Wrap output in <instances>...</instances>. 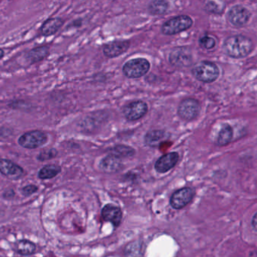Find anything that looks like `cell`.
<instances>
[{
  "instance_id": "cell-1",
  "label": "cell",
  "mask_w": 257,
  "mask_h": 257,
  "mask_svg": "<svg viewBox=\"0 0 257 257\" xmlns=\"http://www.w3.org/2000/svg\"><path fill=\"white\" fill-rule=\"evenodd\" d=\"M224 48L226 53L231 58H245L252 52L253 42L245 35H232L226 39Z\"/></svg>"
},
{
  "instance_id": "cell-2",
  "label": "cell",
  "mask_w": 257,
  "mask_h": 257,
  "mask_svg": "<svg viewBox=\"0 0 257 257\" xmlns=\"http://www.w3.org/2000/svg\"><path fill=\"white\" fill-rule=\"evenodd\" d=\"M192 73L197 80L204 83H211L219 77L220 69L217 65L213 62L203 61L194 66Z\"/></svg>"
},
{
  "instance_id": "cell-3",
  "label": "cell",
  "mask_w": 257,
  "mask_h": 257,
  "mask_svg": "<svg viewBox=\"0 0 257 257\" xmlns=\"http://www.w3.org/2000/svg\"><path fill=\"white\" fill-rule=\"evenodd\" d=\"M194 21L188 15L173 17L163 24L161 32L165 35H174L190 29Z\"/></svg>"
},
{
  "instance_id": "cell-4",
  "label": "cell",
  "mask_w": 257,
  "mask_h": 257,
  "mask_svg": "<svg viewBox=\"0 0 257 257\" xmlns=\"http://www.w3.org/2000/svg\"><path fill=\"white\" fill-rule=\"evenodd\" d=\"M150 69V64L148 60L144 58H137L126 62L122 70L128 79H139L145 76Z\"/></svg>"
},
{
  "instance_id": "cell-5",
  "label": "cell",
  "mask_w": 257,
  "mask_h": 257,
  "mask_svg": "<svg viewBox=\"0 0 257 257\" xmlns=\"http://www.w3.org/2000/svg\"><path fill=\"white\" fill-rule=\"evenodd\" d=\"M48 141V136L42 130H30L23 133L18 139V144L23 148L35 150L39 148Z\"/></svg>"
},
{
  "instance_id": "cell-6",
  "label": "cell",
  "mask_w": 257,
  "mask_h": 257,
  "mask_svg": "<svg viewBox=\"0 0 257 257\" xmlns=\"http://www.w3.org/2000/svg\"><path fill=\"white\" fill-rule=\"evenodd\" d=\"M201 105L197 99L187 97L181 100L177 107V115L183 120L190 122L198 117Z\"/></svg>"
},
{
  "instance_id": "cell-7",
  "label": "cell",
  "mask_w": 257,
  "mask_h": 257,
  "mask_svg": "<svg viewBox=\"0 0 257 257\" xmlns=\"http://www.w3.org/2000/svg\"><path fill=\"white\" fill-rule=\"evenodd\" d=\"M122 113L126 120L134 122L143 119L147 115L148 113V106L143 100H133L123 106Z\"/></svg>"
},
{
  "instance_id": "cell-8",
  "label": "cell",
  "mask_w": 257,
  "mask_h": 257,
  "mask_svg": "<svg viewBox=\"0 0 257 257\" xmlns=\"http://www.w3.org/2000/svg\"><path fill=\"white\" fill-rule=\"evenodd\" d=\"M170 64L176 67H187L193 62V56L190 49L184 47L174 48L170 55Z\"/></svg>"
},
{
  "instance_id": "cell-9",
  "label": "cell",
  "mask_w": 257,
  "mask_h": 257,
  "mask_svg": "<svg viewBox=\"0 0 257 257\" xmlns=\"http://www.w3.org/2000/svg\"><path fill=\"white\" fill-rule=\"evenodd\" d=\"M0 174L8 180H18L25 175V170L9 159H0Z\"/></svg>"
},
{
  "instance_id": "cell-10",
  "label": "cell",
  "mask_w": 257,
  "mask_h": 257,
  "mask_svg": "<svg viewBox=\"0 0 257 257\" xmlns=\"http://www.w3.org/2000/svg\"><path fill=\"white\" fill-rule=\"evenodd\" d=\"M251 16V12L248 8L241 5H236L230 8L227 18L230 24L237 28H241L248 24Z\"/></svg>"
},
{
  "instance_id": "cell-11",
  "label": "cell",
  "mask_w": 257,
  "mask_h": 257,
  "mask_svg": "<svg viewBox=\"0 0 257 257\" xmlns=\"http://www.w3.org/2000/svg\"><path fill=\"white\" fill-rule=\"evenodd\" d=\"M195 192L190 187H184L173 193L170 198V204L174 209L184 208L194 198Z\"/></svg>"
},
{
  "instance_id": "cell-12",
  "label": "cell",
  "mask_w": 257,
  "mask_h": 257,
  "mask_svg": "<svg viewBox=\"0 0 257 257\" xmlns=\"http://www.w3.org/2000/svg\"><path fill=\"white\" fill-rule=\"evenodd\" d=\"M130 41L115 40L106 44L103 47V54L109 58H114L126 53L130 48Z\"/></svg>"
},
{
  "instance_id": "cell-13",
  "label": "cell",
  "mask_w": 257,
  "mask_h": 257,
  "mask_svg": "<svg viewBox=\"0 0 257 257\" xmlns=\"http://www.w3.org/2000/svg\"><path fill=\"white\" fill-rule=\"evenodd\" d=\"M179 159H180V156L177 152L166 153L159 158L158 160L154 164V168L157 172L160 173V174H165V173L168 172L169 170H171L173 167H175L176 164L178 162Z\"/></svg>"
},
{
  "instance_id": "cell-14",
  "label": "cell",
  "mask_w": 257,
  "mask_h": 257,
  "mask_svg": "<svg viewBox=\"0 0 257 257\" xmlns=\"http://www.w3.org/2000/svg\"><path fill=\"white\" fill-rule=\"evenodd\" d=\"M170 134L163 130H150L147 132L144 136V141L147 146L151 148H158L159 146L170 139Z\"/></svg>"
},
{
  "instance_id": "cell-15",
  "label": "cell",
  "mask_w": 257,
  "mask_h": 257,
  "mask_svg": "<svg viewBox=\"0 0 257 257\" xmlns=\"http://www.w3.org/2000/svg\"><path fill=\"white\" fill-rule=\"evenodd\" d=\"M102 216L106 221L114 227H118L123 218L121 209L113 204H108L102 208Z\"/></svg>"
},
{
  "instance_id": "cell-16",
  "label": "cell",
  "mask_w": 257,
  "mask_h": 257,
  "mask_svg": "<svg viewBox=\"0 0 257 257\" xmlns=\"http://www.w3.org/2000/svg\"><path fill=\"white\" fill-rule=\"evenodd\" d=\"M13 250L17 254L24 257L33 255L36 252V244L28 239H21L14 244Z\"/></svg>"
},
{
  "instance_id": "cell-17",
  "label": "cell",
  "mask_w": 257,
  "mask_h": 257,
  "mask_svg": "<svg viewBox=\"0 0 257 257\" xmlns=\"http://www.w3.org/2000/svg\"><path fill=\"white\" fill-rule=\"evenodd\" d=\"M64 21L60 18H51L45 21L41 28V33L44 36L55 35L62 28Z\"/></svg>"
},
{
  "instance_id": "cell-18",
  "label": "cell",
  "mask_w": 257,
  "mask_h": 257,
  "mask_svg": "<svg viewBox=\"0 0 257 257\" xmlns=\"http://www.w3.org/2000/svg\"><path fill=\"white\" fill-rule=\"evenodd\" d=\"M99 167L104 172H117L122 167L121 160L118 158L109 155L101 160Z\"/></svg>"
},
{
  "instance_id": "cell-19",
  "label": "cell",
  "mask_w": 257,
  "mask_h": 257,
  "mask_svg": "<svg viewBox=\"0 0 257 257\" xmlns=\"http://www.w3.org/2000/svg\"><path fill=\"white\" fill-rule=\"evenodd\" d=\"M108 153L111 156L121 159L123 158L133 157L136 154V150L131 146H127V145L119 144L115 145L114 146L109 148Z\"/></svg>"
},
{
  "instance_id": "cell-20",
  "label": "cell",
  "mask_w": 257,
  "mask_h": 257,
  "mask_svg": "<svg viewBox=\"0 0 257 257\" xmlns=\"http://www.w3.org/2000/svg\"><path fill=\"white\" fill-rule=\"evenodd\" d=\"M49 55V48L48 46H40L33 48L27 55V59L30 64L38 63L43 61Z\"/></svg>"
},
{
  "instance_id": "cell-21",
  "label": "cell",
  "mask_w": 257,
  "mask_h": 257,
  "mask_svg": "<svg viewBox=\"0 0 257 257\" xmlns=\"http://www.w3.org/2000/svg\"><path fill=\"white\" fill-rule=\"evenodd\" d=\"M233 137V129L232 126L225 124L222 126L217 137V144L220 146H227L232 141Z\"/></svg>"
},
{
  "instance_id": "cell-22",
  "label": "cell",
  "mask_w": 257,
  "mask_h": 257,
  "mask_svg": "<svg viewBox=\"0 0 257 257\" xmlns=\"http://www.w3.org/2000/svg\"><path fill=\"white\" fill-rule=\"evenodd\" d=\"M170 6V2L167 1L155 0L149 3L147 11L151 15H163L167 12Z\"/></svg>"
},
{
  "instance_id": "cell-23",
  "label": "cell",
  "mask_w": 257,
  "mask_h": 257,
  "mask_svg": "<svg viewBox=\"0 0 257 257\" xmlns=\"http://www.w3.org/2000/svg\"><path fill=\"white\" fill-rule=\"evenodd\" d=\"M60 166L57 164H47L39 170L38 177L40 180H51L55 178L61 172Z\"/></svg>"
},
{
  "instance_id": "cell-24",
  "label": "cell",
  "mask_w": 257,
  "mask_h": 257,
  "mask_svg": "<svg viewBox=\"0 0 257 257\" xmlns=\"http://www.w3.org/2000/svg\"><path fill=\"white\" fill-rule=\"evenodd\" d=\"M125 254L127 257H143L142 244L139 241L130 243L126 246Z\"/></svg>"
},
{
  "instance_id": "cell-25",
  "label": "cell",
  "mask_w": 257,
  "mask_h": 257,
  "mask_svg": "<svg viewBox=\"0 0 257 257\" xmlns=\"http://www.w3.org/2000/svg\"><path fill=\"white\" fill-rule=\"evenodd\" d=\"M226 5L222 2H216L210 1L204 5V9L208 12L214 14H221L224 12Z\"/></svg>"
},
{
  "instance_id": "cell-26",
  "label": "cell",
  "mask_w": 257,
  "mask_h": 257,
  "mask_svg": "<svg viewBox=\"0 0 257 257\" xmlns=\"http://www.w3.org/2000/svg\"><path fill=\"white\" fill-rule=\"evenodd\" d=\"M57 150L55 149H46L42 150L40 153L37 156V160L39 161H45L55 159L57 156Z\"/></svg>"
},
{
  "instance_id": "cell-27",
  "label": "cell",
  "mask_w": 257,
  "mask_h": 257,
  "mask_svg": "<svg viewBox=\"0 0 257 257\" xmlns=\"http://www.w3.org/2000/svg\"><path fill=\"white\" fill-rule=\"evenodd\" d=\"M199 43L201 48L206 49V50H210L215 47L216 40L212 36L205 35L200 38Z\"/></svg>"
},
{
  "instance_id": "cell-28",
  "label": "cell",
  "mask_w": 257,
  "mask_h": 257,
  "mask_svg": "<svg viewBox=\"0 0 257 257\" xmlns=\"http://www.w3.org/2000/svg\"><path fill=\"white\" fill-rule=\"evenodd\" d=\"M38 191V187L34 184H29V185L25 186L22 187L20 190L21 194L24 197H29L32 194L36 193Z\"/></svg>"
},
{
  "instance_id": "cell-29",
  "label": "cell",
  "mask_w": 257,
  "mask_h": 257,
  "mask_svg": "<svg viewBox=\"0 0 257 257\" xmlns=\"http://www.w3.org/2000/svg\"><path fill=\"white\" fill-rule=\"evenodd\" d=\"M15 195H16V193H15V190L11 188L5 190V191L3 192V193H2V197L6 200L14 199Z\"/></svg>"
},
{
  "instance_id": "cell-30",
  "label": "cell",
  "mask_w": 257,
  "mask_h": 257,
  "mask_svg": "<svg viewBox=\"0 0 257 257\" xmlns=\"http://www.w3.org/2000/svg\"><path fill=\"white\" fill-rule=\"evenodd\" d=\"M252 226L255 231H257V213L254 216L252 219Z\"/></svg>"
},
{
  "instance_id": "cell-31",
  "label": "cell",
  "mask_w": 257,
  "mask_h": 257,
  "mask_svg": "<svg viewBox=\"0 0 257 257\" xmlns=\"http://www.w3.org/2000/svg\"><path fill=\"white\" fill-rule=\"evenodd\" d=\"M4 55H5V52H4V51L2 50V49L0 48V60L3 58Z\"/></svg>"
}]
</instances>
